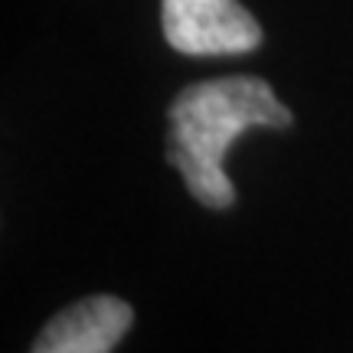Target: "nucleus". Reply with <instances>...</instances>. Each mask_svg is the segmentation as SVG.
<instances>
[{
	"mask_svg": "<svg viewBox=\"0 0 353 353\" xmlns=\"http://www.w3.org/2000/svg\"><path fill=\"white\" fill-rule=\"evenodd\" d=\"M167 161L180 170L196 203L229 210L236 200L226 176V151L249 128H288L291 112L275 99L268 82L255 76L210 79L183 88L170 105Z\"/></svg>",
	"mask_w": 353,
	"mask_h": 353,
	"instance_id": "f257e3e1",
	"label": "nucleus"
},
{
	"mask_svg": "<svg viewBox=\"0 0 353 353\" xmlns=\"http://www.w3.org/2000/svg\"><path fill=\"white\" fill-rule=\"evenodd\" d=\"M164 37L187 56H239L262 43V26L239 0H164Z\"/></svg>",
	"mask_w": 353,
	"mask_h": 353,
	"instance_id": "f03ea898",
	"label": "nucleus"
},
{
	"mask_svg": "<svg viewBox=\"0 0 353 353\" xmlns=\"http://www.w3.org/2000/svg\"><path fill=\"white\" fill-rule=\"evenodd\" d=\"M131 321L134 311L121 298H82L52 317L30 353H112L128 334Z\"/></svg>",
	"mask_w": 353,
	"mask_h": 353,
	"instance_id": "7ed1b4c3",
	"label": "nucleus"
}]
</instances>
